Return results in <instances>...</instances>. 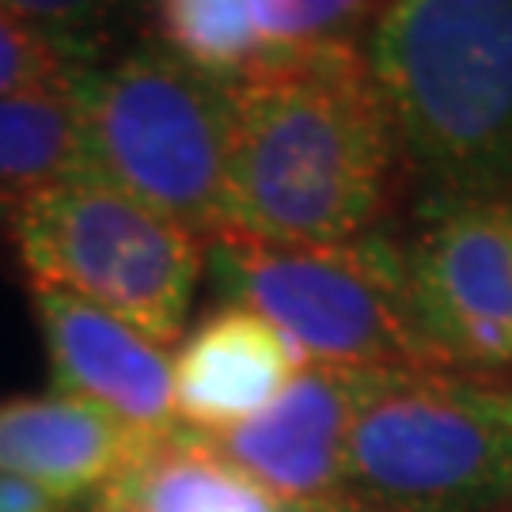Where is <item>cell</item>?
<instances>
[{"mask_svg": "<svg viewBox=\"0 0 512 512\" xmlns=\"http://www.w3.org/2000/svg\"><path fill=\"white\" fill-rule=\"evenodd\" d=\"M164 50L198 73L232 84L262 61L247 0H152Z\"/></svg>", "mask_w": 512, "mask_h": 512, "instance_id": "5bb4252c", "label": "cell"}, {"mask_svg": "<svg viewBox=\"0 0 512 512\" xmlns=\"http://www.w3.org/2000/svg\"><path fill=\"white\" fill-rule=\"evenodd\" d=\"M365 57L406 167L444 198H505L512 0H387Z\"/></svg>", "mask_w": 512, "mask_h": 512, "instance_id": "7a4b0ae2", "label": "cell"}, {"mask_svg": "<svg viewBox=\"0 0 512 512\" xmlns=\"http://www.w3.org/2000/svg\"><path fill=\"white\" fill-rule=\"evenodd\" d=\"M342 494L391 512L512 505V387L452 368H372Z\"/></svg>", "mask_w": 512, "mask_h": 512, "instance_id": "3957f363", "label": "cell"}, {"mask_svg": "<svg viewBox=\"0 0 512 512\" xmlns=\"http://www.w3.org/2000/svg\"><path fill=\"white\" fill-rule=\"evenodd\" d=\"M0 4L16 12L23 23H31L35 31H42L54 46H61L76 65L92 69L103 27L122 0H0Z\"/></svg>", "mask_w": 512, "mask_h": 512, "instance_id": "e0dca14e", "label": "cell"}, {"mask_svg": "<svg viewBox=\"0 0 512 512\" xmlns=\"http://www.w3.org/2000/svg\"><path fill=\"white\" fill-rule=\"evenodd\" d=\"M266 486L217 456L202 433L145 437L129 463L92 497V512H293Z\"/></svg>", "mask_w": 512, "mask_h": 512, "instance_id": "7c38bea8", "label": "cell"}, {"mask_svg": "<svg viewBox=\"0 0 512 512\" xmlns=\"http://www.w3.org/2000/svg\"><path fill=\"white\" fill-rule=\"evenodd\" d=\"M501 512H512V505H505V509H501Z\"/></svg>", "mask_w": 512, "mask_h": 512, "instance_id": "ffe728a7", "label": "cell"}, {"mask_svg": "<svg viewBox=\"0 0 512 512\" xmlns=\"http://www.w3.org/2000/svg\"><path fill=\"white\" fill-rule=\"evenodd\" d=\"M141 440L103 406L61 391L0 403V475L31 482L61 505L99 494Z\"/></svg>", "mask_w": 512, "mask_h": 512, "instance_id": "8fae6325", "label": "cell"}, {"mask_svg": "<svg viewBox=\"0 0 512 512\" xmlns=\"http://www.w3.org/2000/svg\"><path fill=\"white\" fill-rule=\"evenodd\" d=\"M209 266L232 304L255 311L304 357L342 368H444L425 342L403 247L387 236L296 247L247 236L209 239Z\"/></svg>", "mask_w": 512, "mask_h": 512, "instance_id": "5b68a950", "label": "cell"}, {"mask_svg": "<svg viewBox=\"0 0 512 512\" xmlns=\"http://www.w3.org/2000/svg\"><path fill=\"white\" fill-rule=\"evenodd\" d=\"M12 236L38 289L80 296L164 349L183 338L205 266V239L183 224L76 175L27 205Z\"/></svg>", "mask_w": 512, "mask_h": 512, "instance_id": "8992f818", "label": "cell"}, {"mask_svg": "<svg viewBox=\"0 0 512 512\" xmlns=\"http://www.w3.org/2000/svg\"><path fill=\"white\" fill-rule=\"evenodd\" d=\"M84 73L0 99V220L12 224L46 190L88 175Z\"/></svg>", "mask_w": 512, "mask_h": 512, "instance_id": "4fadbf2b", "label": "cell"}, {"mask_svg": "<svg viewBox=\"0 0 512 512\" xmlns=\"http://www.w3.org/2000/svg\"><path fill=\"white\" fill-rule=\"evenodd\" d=\"M0 512H61V501L42 494L31 482L0 475Z\"/></svg>", "mask_w": 512, "mask_h": 512, "instance_id": "ac0fdd59", "label": "cell"}, {"mask_svg": "<svg viewBox=\"0 0 512 512\" xmlns=\"http://www.w3.org/2000/svg\"><path fill=\"white\" fill-rule=\"evenodd\" d=\"M262 57L365 46L384 0H247Z\"/></svg>", "mask_w": 512, "mask_h": 512, "instance_id": "9a60e30c", "label": "cell"}, {"mask_svg": "<svg viewBox=\"0 0 512 512\" xmlns=\"http://www.w3.org/2000/svg\"><path fill=\"white\" fill-rule=\"evenodd\" d=\"M403 167L365 46L262 57L232 80L224 232L296 247L372 236Z\"/></svg>", "mask_w": 512, "mask_h": 512, "instance_id": "6da1fadb", "label": "cell"}, {"mask_svg": "<svg viewBox=\"0 0 512 512\" xmlns=\"http://www.w3.org/2000/svg\"><path fill=\"white\" fill-rule=\"evenodd\" d=\"M406 293L440 365L467 376L512 368V202L433 194L403 247Z\"/></svg>", "mask_w": 512, "mask_h": 512, "instance_id": "52a82bcc", "label": "cell"}, {"mask_svg": "<svg viewBox=\"0 0 512 512\" xmlns=\"http://www.w3.org/2000/svg\"><path fill=\"white\" fill-rule=\"evenodd\" d=\"M372 368L308 365L255 418L202 440L285 505L342 494L346 440ZM198 433V429H194Z\"/></svg>", "mask_w": 512, "mask_h": 512, "instance_id": "ba28073f", "label": "cell"}, {"mask_svg": "<svg viewBox=\"0 0 512 512\" xmlns=\"http://www.w3.org/2000/svg\"><path fill=\"white\" fill-rule=\"evenodd\" d=\"M308 365L266 319L228 304L186 338L175 372V414L186 429L217 433L255 418Z\"/></svg>", "mask_w": 512, "mask_h": 512, "instance_id": "30bf717a", "label": "cell"}, {"mask_svg": "<svg viewBox=\"0 0 512 512\" xmlns=\"http://www.w3.org/2000/svg\"><path fill=\"white\" fill-rule=\"evenodd\" d=\"M293 512H391V509L368 505V501H361V497L334 494V497H323V501H308V505H296Z\"/></svg>", "mask_w": 512, "mask_h": 512, "instance_id": "d6986e66", "label": "cell"}, {"mask_svg": "<svg viewBox=\"0 0 512 512\" xmlns=\"http://www.w3.org/2000/svg\"><path fill=\"white\" fill-rule=\"evenodd\" d=\"M35 311L61 395L103 406L141 437L175 429V372L164 346L61 289L35 285Z\"/></svg>", "mask_w": 512, "mask_h": 512, "instance_id": "9c48e42d", "label": "cell"}, {"mask_svg": "<svg viewBox=\"0 0 512 512\" xmlns=\"http://www.w3.org/2000/svg\"><path fill=\"white\" fill-rule=\"evenodd\" d=\"M88 175L183 224L198 239L228 228L232 84L137 46L84 73Z\"/></svg>", "mask_w": 512, "mask_h": 512, "instance_id": "277c9868", "label": "cell"}, {"mask_svg": "<svg viewBox=\"0 0 512 512\" xmlns=\"http://www.w3.org/2000/svg\"><path fill=\"white\" fill-rule=\"evenodd\" d=\"M84 69L88 65H76L61 46H54L42 31H35L31 23H23L16 12L0 4V99L50 88Z\"/></svg>", "mask_w": 512, "mask_h": 512, "instance_id": "2e32d148", "label": "cell"}]
</instances>
